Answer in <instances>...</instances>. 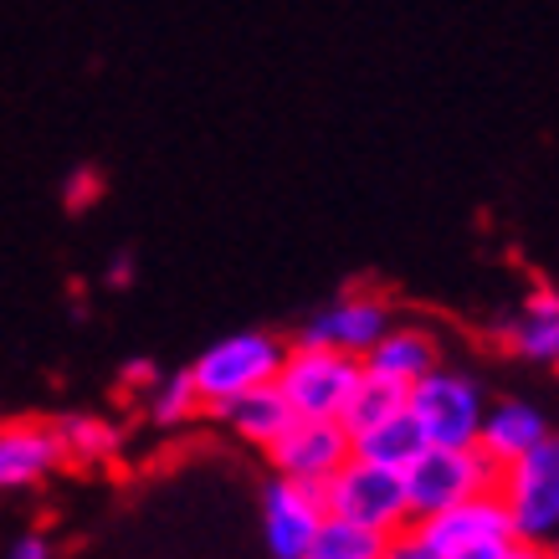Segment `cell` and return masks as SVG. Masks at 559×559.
<instances>
[{
  "mask_svg": "<svg viewBox=\"0 0 559 559\" xmlns=\"http://www.w3.org/2000/svg\"><path fill=\"white\" fill-rule=\"evenodd\" d=\"M323 519H329L323 488L277 473L267 477V488H262V544H267L272 559H308Z\"/></svg>",
  "mask_w": 559,
  "mask_h": 559,
  "instance_id": "obj_8",
  "label": "cell"
},
{
  "mask_svg": "<svg viewBox=\"0 0 559 559\" xmlns=\"http://www.w3.org/2000/svg\"><path fill=\"white\" fill-rule=\"evenodd\" d=\"M513 549H519V539H483V544H462V549L441 559H513Z\"/></svg>",
  "mask_w": 559,
  "mask_h": 559,
  "instance_id": "obj_23",
  "label": "cell"
},
{
  "mask_svg": "<svg viewBox=\"0 0 559 559\" xmlns=\"http://www.w3.org/2000/svg\"><path fill=\"white\" fill-rule=\"evenodd\" d=\"M513 559H549V555H544L539 544H519V549H513Z\"/></svg>",
  "mask_w": 559,
  "mask_h": 559,
  "instance_id": "obj_25",
  "label": "cell"
},
{
  "mask_svg": "<svg viewBox=\"0 0 559 559\" xmlns=\"http://www.w3.org/2000/svg\"><path fill=\"white\" fill-rule=\"evenodd\" d=\"M57 437H62V457L68 462H83V467H108V462L123 452V431L108 416H62L57 421Z\"/></svg>",
  "mask_w": 559,
  "mask_h": 559,
  "instance_id": "obj_17",
  "label": "cell"
},
{
  "mask_svg": "<svg viewBox=\"0 0 559 559\" xmlns=\"http://www.w3.org/2000/svg\"><path fill=\"white\" fill-rule=\"evenodd\" d=\"M385 555V534H374L365 524H349L340 513H329L313 534V549L308 559H380Z\"/></svg>",
  "mask_w": 559,
  "mask_h": 559,
  "instance_id": "obj_19",
  "label": "cell"
},
{
  "mask_svg": "<svg viewBox=\"0 0 559 559\" xmlns=\"http://www.w3.org/2000/svg\"><path fill=\"white\" fill-rule=\"evenodd\" d=\"M406 411L421 426L426 447H477V431L488 416V390L477 385V374L441 359L406 390Z\"/></svg>",
  "mask_w": 559,
  "mask_h": 559,
  "instance_id": "obj_2",
  "label": "cell"
},
{
  "mask_svg": "<svg viewBox=\"0 0 559 559\" xmlns=\"http://www.w3.org/2000/svg\"><path fill=\"white\" fill-rule=\"evenodd\" d=\"M544 437H549V421H544L539 406H528V401H488V416H483V431H477V452L492 467H509L513 457H524L528 447H539Z\"/></svg>",
  "mask_w": 559,
  "mask_h": 559,
  "instance_id": "obj_14",
  "label": "cell"
},
{
  "mask_svg": "<svg viewBox=\"0 0 559 559\" xmlns=\"http://www.w3.org/2000/svg\"><path fill=\"white\" fill-rule=\"evenodd\" d=\"M390 323H395V308L380 298V293H340V298H329V304L304 323V344H319V349H334V355H349V359H365L370 355V344L385 334Z\"/></svg>",
  "mask_w": 559,
  "mask_h": 559,
  "instance_id": "obj_9",
  "label": "cell"
},
{
  "mask_svg": "<svg viewBox=\"0 0 559 559\" xmlns=\"http://www.w3.org/2000/svg\"><path fill=\"white\" fill-rule=\"evenodd\" d=\"M503 344L519 359L534 365H559V288H534L503 323Z\"/></svg>",
  "mask_w": 559,
  "mask_h": 559,
  "instance_id": "obj_15",
  "label": "cell"
},
{
  "mask_svg": "<svg viewBox=\"0 0 559 559\" xmlns=\"http://www.w3.org/2000/svg\"><path fill=\"white\" fill-rule=\"evenodd\" d=\"M539 549H544V555H549V559H559V528H555V534H549V544H539Z\"/></svg>",
  "mask_w": 559,
  "mask_h": 559,
  "instance_id": "obj_26",
  "label": "cell"
},
{
  "mask_svg": "<svg viewBox=\"0 0 559 559\" xmlns=\"http://www.w3.org/2000/svg\"><path fill=\"white\" fill-rule=\"evenodd\" d=\"M492 492L503 498L519 544H549V534L559 528V437L528 447L524 457H513L509 467H498Z\"/></svg>",
  "mask_w": 559,
  "mask_h": 559,
  "instance_id": "obj_4",
  "label": "cell"
},
{
  "mask_svg": "<svg viewBox=\"0 0 559 559\" xmlns=\"http://www.w3.org/2000/svg\"><path fill=\"white\" fill-rule=\"evenodd\" d=\"M0 421H5V416H0Z\"/></svg>",
  "mask_w": 559,
  "mask_h": 559,
  "instance_id": "obj_27",
  "label": "cell"
},
{
  "mask_svg": "<svg viewBox=\"0 0 559 559\" xmlns=\"http://www.w3.org/2000/svg\"><path fill=\"white\" fill-rule=\"evenodd\" d=\"M139 401H144V416H150L159 431H175V426H190L195 416H205L186 370H180V374H159V380H154Z\"/></svg>",
  "mask_w": 559,
  "mask_h": 559,
  "instance_id": "obj_18",
  "label": "cell"
},
{
  "mask_svg": "<svg viewBox=\"0 0 559 559\" xmlns=\"http://www.w3.org/2000/svg\"><path fill=\"white\" fill-rule=\"evenodd\" d=\"M205 416H211L231 441L257 447V452H267L272 441H277V431L293 421V411H288V401H283L277 385H257V390H247V395H237V401H221V406L205 411Z\"/></svg>",
  "mask_w": 559,
  "mask_h": 559,
  "instance_id": "obj_13",
  "label": "cell"
},
{
  "mask_svg": "<svg viewBox=\"0 0 559 559\" xmlns=\"http://www.w3.org/2000/svg\"><path fill=\"white\" fill-rule=\"evenodd\" d=\"M57 421H0V492H21L47 483L62 467Z\"/></svg>",
  "mask_w": 559,
  "mask_h": 559,
  "instance_id": "obj_10",
  "label": "cell"
},
{
  "mask_svg": "<svg viewBox=\"0 0 559 559\" xmlns=\"http://www.w3.org/2000/svg\"><path fill=\"white\" fill-rule=\"evenodd\" d=\"M359 380H365V365H359V359L298 340V344H288V355L277 365V380H272V385L283 390V401H288L293 416L340 421L344 406L355 401Z\"/></svg>",
  "mask_w": 559,
  "mask_h": 559,
  "instance_id": "obj_3",
  "label": "cell"
},
{
  "mask_svg": "<svg viewBox=\"0 0 559 559\" xmlns=\"http://www.w3.org/2000/svg\"><path fill=\"white\" fill-rule=\"evenodd\" d=\"M401 406H406V390L390 385V380H374V374H365V380H359V390H355V401L344 406L340 421H344V431L355 437V431H365V426L395 416Z\"/></svg>",
  "mask_w": 559,
  "mask_h": 559,
  "instance_id": "obj_20",
  "label": "cell"
},
{
  "mask_svg": "<svg viewBox=\"0 0 559 559\" xmlns=\"http://www.w3.org/2000/svg\"><path fill=\"white\" fill-rule=\"evenodd\" d=\"M380 559H441V555L421 539V528L411 524V528H401V534H390V539H385V555H380Z\"/></svg>",
  "mask_w": 559,
  "mask_h": 559,
  "instance_id": "obj_21",
  "label": "cell"
},
{
  "mask_svg": "<svg viewBox=\"0 0 559 559\" xmlns=\"http://www.w3.org/2000/svg\"><path fill=\"white\" fill-rule=\"evenodd\" d=\"M57 549H51V539L41 534V528H26V534H16L11 539V549H5V559H51Z\"/></svg>",
  "mask_w": 559,
  "mask_h": 559,
  "instance_id": "obj_22",
  "label": "cell"
},
{
  "mask_svg": "<svg viewBox=\"0 0 559 559\" xmlns=\"http://www.w3.org/2000/svg\"><path fill=\"white\" fill-rule=\"evenodd\" d=\"M262 457L272 462V473L277 477H293V483H313L323 488L329 477L340 473L344 462L355 457V447H349V431L344 421H313V416H293L277 441H272Z\"/></svg>",
  "mask_w": 559,
  "mask_h": 559,
  "instance_id": "obj_7",
  "label": "cell"
},
{
  "mask_svg": "<svg viewBox=\"0 0 559 559\" xmlns=\"http://www.w3.org/2000/svg\"><path fill=\"white\" fill-rule=\"evenodd\" d=\"M421 539L437 549V555H452L462 544H483V539H513V524H509V509L498 492H477L467 503H452V509L431 513L421 519Z\"/></svg>",
  "mask_w": 559,
  "mask_h": 559,
  "instance_id": "obj_11",
  "label": "cell"
},
{
  "mask_svg": "<svg viewBox=\"0 0 559 559\" xmlns=\"http://www.w3.org/2000/svg\"><path fill=\"white\" fill-rule=\"evenodd\" d=\"M288 355V344L267 334V329H241V334H226V340L205 344L201 355L186 365L190 385H195V401L201 411H216L221 401H237L257 385H272L277 380V365Z\"/></svg>",
  "mask_w": 559,
  "mask_h": 559,
  "instance_id": "obj_1",
  "label": "cell"
},
{
  "mask_svg": "<svg viewBox=\"0 0 559 559\" xmlns=\"http://www.w3.org/2000/svg\"><path fill=\"white\" fill-rule=\"evenodd\" d=\"M349 447H355V457L406 473L411 462H416V452L426 447V437H421V426H416V416L401 406L395 416H385V421H374V426H365V431H355V437H349Z\"/></svg>",
  "mask_w": 559,
  "mask_h": 559,
  "instance_id": "obj_16",
  "label": "cell"
},
{
  "mask_svg": "<svg viewBox=\"0 0 559 559\" xmlns=\"http://www.w3.org/2000/svg\"><path fill=\"white\" fill-rule=\"evenodd\" d=\"M129 272H134V262L123 257V262H114V272H108V283H129Z\"/></svg>",
  "mask_w": 559,
  "mask_h": 559,
  "instance_id": "obj_24",
  "label": "cell"
},
{
  "mask_svg": "<svg viewBox=\"0 0 559 559\" xmlns=\"http://www.w3.org/2000/svg\"><path fill=\"white\" fill-rule=\"evenodd\" d=\"M323 503H329V513L374 528L385 539L416 524L411 519V498H406V477L395 473V467H380V462H365V457H349L340 473L323 483Z\"/></svg>",
  "mask_w": 559,
  "mask_h": 559,
  "instance_id": "obj_5",
  "label": "cell"
},
{
  "mask_svg": "<svg viewBox=\"0 0 559 559\" xmlns=\"http://www.w3.org/2000/svg\"><path fill=\"white\" fill-rule=\"evenodd\" d=\"M359 365H365V374H374V380H390V385L411 390L431 365H441V344L426 323L395 319L385 334L370 344V355L359 359Z\"/></svg>",
  "mask_w": 559,
  "mask_h": 559,
  "instance_id": "obj_12",
  "label": "cell"
},
{
  "mask_svg": "<svg viewBox=\"0 0 559 559\" xmlns=\"http://www.w3.org/2000/svg\"><path fill=\"white\" fill-rule=\"evenodd\" d=\"M401 477H406L411 519L421 524V519L452 509V503H467L477 492H492L498 467H492L477 447H421L416 462H411Z\"/></svg>",
  "mask_w": 559,
  "mask_h": 559,
  "instance_id": "obj_6",
  "label": "cell"
}]
</instances>
